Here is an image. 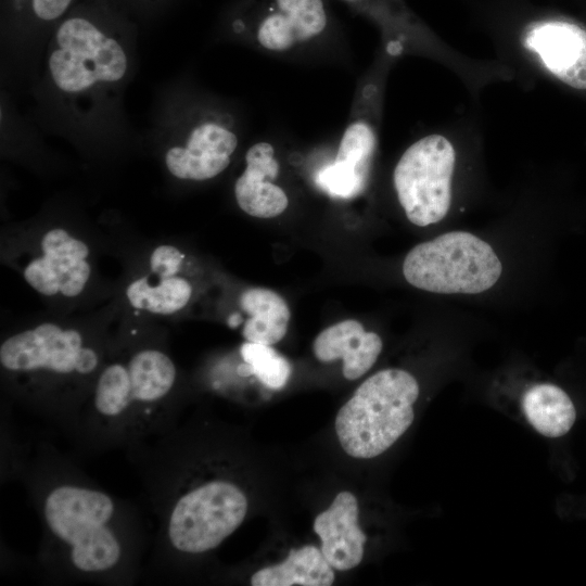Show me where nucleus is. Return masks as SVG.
Instances as JSON below:
<instances>
[{
	"label": "nucleus",
	"instance_id": "obj_24",
	"mask_svg": "<svg viewBox=\"0 0 586 586\" xmlns=\"http://www.w3.org/2000/svg\"><path fill=\"white\" fill-rule=\"evenodd\" d=\"M184 255L175 246L160 245L151 254L150 266L152 273L158 277L176 276Z\"/></svg>",
	"mask_w": 586,
	"mask_h": 586
},
{
	"label": "nucleus",
	"instance_id": "obj_8",
	"mask_svg": "<svg viewBox=\"0 0 586 586\" xmlns=\"http://www.w3.org/2000/svg\"><path fill=\"white\" fill-rule=\"evenodd\" d=\"M42 255L24 269L26 282L37 292L66 297L79 295L91 273L88 245L62 228L47 231L40 242Z\"/></svg>",
	"mask_w": 586,
	"mask_h": 586
},
{
	"label": "nucleus",
	"instance_id": "obj_12",
	"mask_svg": "<svg viewBox=\"0 0 586 586\" xmlns=\"http://www.w3.org/2000/svg\"><path fill=\"white\" fill-rule=\"evenodd\" d=\"M374 149L372 128L362 120L354 122L342 136L334 162L317 173L316 183L333 198L357 196L367 184Z\"/></svg>",
	"mask_w": 586,
	"mask_h": 586
},
{
	"label": "nucleus",
	"instance_id": "obj_27",
	"mask_svg": "<svg viewBox=\"0 0 586 586\" xmlns=\"http://www.w3.org/2000/svg\"><path fill=\"white\" fill-rule=\"evenodd\" d=\"M148 1H151V2H156V1H161V0H148Z\"/></svg>",
	"mask_w": 586,
	"mask_h": 586
},
{
	"label": "nucleus",
	"instance_id": "obj_25",
	"mask_svg": "<svg viewBox=\"0 0 586 586\" xmlns=\"http://www.w3.org/2000/svg\"><path fill=\"white\" fill-rule=\"evenodd\" d=\"M238 373L242 377L254 374L253 367L250 364L244 361V364H241L238 367Z\"/></svg>",
	"mask_w": 586,
	"mask_h": 586
},
{
	"label": "nucleus",
	"instance_id": "obj_1",
	"mask_svg": "<svg viewBox=\"0 0 586 586\" xmlns=\"http://www.w3.org/2000/svg\"><path fill=\"white\" fill-rule=\"evenodd\" d=\"M419 392L416 378L403 369H384L368 378L335 418L344 451L370 459L387 450L413 422Z\"/></svg>",
	"mask_w": 586,
	"mask_h": 586
},
{
	"label": "nucleus",
	"instance_id": "obj_10",
	"mask_svg": "<svg viewBox=\"0 0 586 586\" xmlns=\"http://www.w3.org/2000/svg\"><path fill=\"white\" fill-rule=\"evenodd\" d=\"M237 145L234 132L217 123L206 122L191 130L184 145L167 150L165 164L176 178L207 180L229 166Z\"/></svg>",
	"mask_w": 586,
	"mask_h": 586
},
{
	"label": "nucleus",
	"instance_id": "obj_9",
	"mask_svg": "<svg viewBox=\"0 0 586 586\" xmlns=\"http://www.w3.org/2000/svg\"><path fill=\"white\" fill-rule=\"evenodd\" d=\"M328 23L323 0H268L256 24V39L265 49L281 52L320 36Z\"/></svg>",
	"mask_w": 586,
	"mask_h": 586
},
{
	"label": "nucleus",
	"instance_id": "obj_14",
	"mask_svg": "<svg viewBox=\"0 0 586 586\" xmlns=\"http://www.w3.org/2000/svg\"><path fill=\"white\" fill-rule=\"evenodd\" d=\"M245 169L234 184L239 207L257 218H272L282 214L289 205V199L271 181L279 173L273 146L268 142L253 144L245 154Z\"/></svg>",
	"mask_w": 586,
	"mask_h": 586
},
{
	"label": "nucleus",
	"instance_id": "obj_2",
	"mask_svg": "<svg viewBox=\"0 0 586 586\" xmlns=\"http://www.w3.org/2000/svg\"><path fill=\"white\" fill-rule=\"evenodd\" d=\"M501 263L493 247L466 231H451L416 245L403 273L413 286L434 293L476 294L498 281Z\"/></svg>",
	"mask_w": 586,
	"mask_h": 586
},
{
	"label": "nucleus",
	"instance_id": "obj_21",
	"mask_svg": "<svg viewBox=\"0 0 586 586\" xmlns=\"http://www.w3.org/2000/svg\"><path fill=\"white\" fill-rule=\"evenodd\" d=\"M127 366L112 364L101 373L94 395L97 410L105 417H117L131 405Z\"/></svg>",
	"mask_w": 586,
	"mask_h": 586
},
{
	"label": "nucleus",
	"instance_id": "obj_17",
	"mask_svg": "<svg viewBox=\"0 0 586 586\" xmlns=\"http://www.w3.org/2000/svg\"><path fill=\"white\" fill-rule=\"evenodd\" d=\"M240 306L249 315L242 331L246 341L272 345L286 334L291 313L277 292L265 288L247 289L240 296Z\"/></svg>",
	"mask_w": 586,
	"mask_h": 586
},
{
	"label": "nucleus",
	"instance_id": "obj_23",
	"mask_svg": "<svg viewBox=\"0 0 586 586\" xmlns=\"http://www.w3.org/2000/svg\"><path fill=\"white\" fill-rule=\"evenodd\" d=\"M10 9L20 16L40 23L55 22L64 16L75 0H8Z\"/></svg>",
	"mask_w": 586,
	"mask_h": 586
},
{
	"label": "nucleus",
	"instance_id": "obj_26",
	"mask_svg": "<svg viewBox=\"0 0 586 586\" xmlns=\"http://www.w3.org/2000/svg\"><path fill=\"white\" fill-rule=\"evenodd\" d=\"M229 324L231 327H237L241 322V317L239 315H234L229 318Z\"/></svg>",
	"mask_w": 586,
	"mask_h": 586
},
{
	"label": "nucleus",
	"instance_id": "obj_3",
	"mask_svg": "<svg viewBox=\"0 0 586 586\" xmlns=\"http://www.w3.org/2000/svg\"><path fill=\"white\" fill-rule=\"evenodd\" d=\"M114 502L105 493L62 485L44 501V518L51 532L69 546L71 560L82 572H103L119 560L122 549L109 527Z\"/></svg>",
	"mask_w": 586,
	"mask_h": 586
},
{
	"label": "nucleus",
	"instance_id": "obj_11",
	"mask_svg": "<svg viewBox=\"0 0 586 586\" xmlns=\"http://www.w3.org/2000/svg\"><path fill=\"white\" fill-rule=\"evenodd\" d=\"M524 43L561 81L586 89V29L570 22H545L530 29Z\"/></svg>",
	"mask_w": 586,
	"mask_h": 586
},
{
	"label": "nucleus",
	"instance_id": "obj_16",
	"mask_svg": "<svg viewBox=\"0 0 586 586\" xmlns=\"http://www.w3.org/2000/svg\"><path fill=\"white\" fill-rule=\"evenodd\" d=\"M522 411L532 428L543 436L556 438L570 432L576 409L564 390L552 383H538L522 396Z\"/></svg>",
	"mask_w": 586,
	"mask_h": 586
},
{
	"label": "nucleus",
	"instance_id": "obj_7",
	"mask_svg": "<svg viewBox=\"0 0 586 586\" xmlns=\"http://www.w3.org/2000/svg\"><path fill=\"white\" fill-rule=\"evenodd\" d=\"M0 362L10 371L88 374L98 367L99 357L84 346L78 331L44 322L8 337L0 346Z\"/></svg>",
	"mask_w": 586,
	"mask_h": 586
},
{
	"label": "nucleus",
	"instance_id": "obj_18",
	"mask_svg": "<svg viewBox=\"0 0 586 586\" xmlns=\"http://www.w3.org/2000/svg\"><path fill=\"white\" fill-rule=\"evenodd\" d=\"M333 582L332 566L315 546L291 549L283 562L260 569L251 577L253 586H330Z\"/></svg>",
	"mask_w": 586,
	"mask_h": 586
},
{
	"label": "nucleus",
	"instance_id": "obj_19",
	"mask_svg": "<svg viewBox=\"0 0 586 586\" xmlns=\"http://www.w3.org/2000/svg\"><path fill=\"white\" fill-rule=\"evenodd\" d=\"M131 403L151 404L165 397L176 380L173 360L157 349H142L128 361Z\"/></svg>",
	"mask_w": 586,
	"mask_h": 586
},
{
	"label": "nucleus",
	"instance_id": "obj_5",
	"mask_svg": "<svg viewBox=\"0 0 586 586\" xmlns=\"http://www.w3.org/2000/svg\"><path fill=\"white\" fill-rule=\"evenodd\" d=\"M456 154L441 135L411 144L395 166L393 181L407 218L419 227L442 220L451 202Z\"/></svg>",
	"mask_w": 586,
	"mask_h": 586
},
{
	"label": "nucleus",
	"instance_id": "obj_4",
	"mask_svg": "<svg viewBox=\"0 0 586 586\" xmlns=\"http://www.w3.org/2000/svg\"><path fill=\"white\" fill-rule=\"evenodd\" d=\"M51 47L50 76L66 93L119 81L126 74L128 62L122 44L88 14L66 16L55 28Z\"/></svg>",
	"mask_w": 586,
	"mask_h": 586
},
{
	"label": "nucleus",
	"instance_id": "obj_20",
	"mask_svg": "<svg viewBox=\"0 0 586 586\" xmlns=\"http://www.w3.org/2000/svg\"><path fill=\"white\" fill-rule=\"evenodd\" d=\"M191 295L190 282L178 276L160 277L157 282L142 277L126 289V296L132 307L158 315L177 313L189 303Z\"/></svg>",
	"mask_w": 586,
	"mask_h": 586
},
{
	"label": "nucleus",
	"instance_id": "obj_6",
	"mask_svg": "<svg viewBox=\"0 0 586 586\" xmlns=\"http://www.w3.org/2000/svg\"><path fill=\"white\" fill-rule=\"evenodd\" d=\"M247 499L233 483L216 480L182 495L168 521L171 545L186 553H202L216 548L242 523Z\"/></svg>",
	"mask_w": 586,
	"mask_h": 586
},
{
	"label": "nucleus",
	"instance_id": "obj_15",
	"mask_svg": "<svg viewBox=\"0 0 586 586\" xmlns=\"http://www.w3.org/2000/svg\"><path fill=\"white\" fill-rule=\"evenodd\" d=\"M382 340L368 332L355 320L340 321L321 331L314 341L316 358L322 362L343 360V375L356 380L364 375L377 361L382 351Z\"/></svg>",
	"mask_w": 586,
	"mask_h": 586
},
{
	"label": "nucleus",
	"instance_id": "obj_22",
	"mask_svg": "<svg viewBox=\"0 0 586 586\" xmlns=\"http://www.w3.org/2000/svg\"><path fill=\"white\" fill-rule=\"evenodd\" d=\"M241 355L267 387L280 390L286 384L292 372L291 364L270 345L247 341L241 346Z\"/></svg>",
	"mask_w": 586,
	"mask_h": 586
},
{
	"label": "nucleus",
	"instance_id": "obj_13",
	"mask_svg": "<svg viewBox=\"0 0 586 586\" xmlns=\"http://www.w3.org/2000/svg\"><path fill=\"white\" fill-rule=\"evenodd\" d=\"M358 513L356 497L341 492L315 519L314 531L321 538L322 555L335 570H351L362 560L367 536L358 525Z\"/></svg>",
	"mask_w": 586,
	"mask_h": 586
}]
</instances>
